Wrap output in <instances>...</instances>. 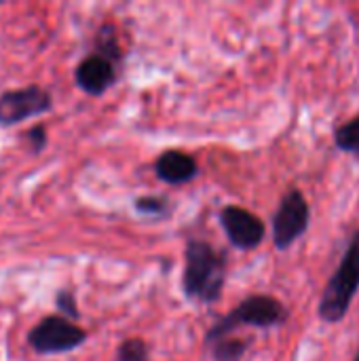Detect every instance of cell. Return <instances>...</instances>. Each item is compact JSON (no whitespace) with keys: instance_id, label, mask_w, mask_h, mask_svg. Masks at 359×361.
I'll return each instance as SVG.
<instances>
[{"instance_id":"cell-6","label":"cell","mask_w":359,"mask_h":361,"mask_svg":"<svg viewBox=\"0 0 359 361\" xmlns=\"http://www.w3.org/2000/svg\"><path fill=\"white\" fill-rule=\"evenodd\" d=\"M53 106L51 93L38 85L11 89L0 95V125H17L32 116L49 112Z\"/></svg>"},{"instance_id":"cell-1","label":"cell","mask_w":359,"mask_h":361,"mask_svg":"<svg viewBox=\"0 0 359 361\" xmlns=\"http://www.w3.org/2000/svg\"><path fill=\"white\" fill-rule=\"evenodd\" d=\"M184 258L186 264L182 275V288L186 298L203 305L218 302L226 279V254L216 250L207 241L190 239Z\"/></svg>"},{"instance_id":"cell-2","label":"cell","mask_w":359,"mask_h":361,"mask_svg":"<svg viewBox=\"0 0 359 361\" xmlns=\"http://www.w3.org/2000/svg\"><path fill=\"white\" fill-rule=\"evenodd\" d=\"M359 290V231L351 235L347 252L330 277L322 300H320V317L326 324H339L349 313V307Z\"/></svg>"},{"instance_id":"cell-8","label":"cell","mask_w":359,"mask_h":361,"mask_svg":"<svg viewBox=\"0 0 359 361\" xmlns=\"http://www.w3.org/2000/svg\"><path fill=\"white\" fill-rule=\"evenodd\" d=\"M74 80L87 95H104L116 80L114 61L99 53H91L76 66Z\"/></svg>"},{"instance_id":"cell-7","label":"cell","mask_w":359,"mask_h":361,"mask_svg":"<svg viewBox=\"0 0 359 361\" xmlns=\"http://www.w3.org/2000/svg\"><path fill=\"white\" fill-rule=\"evenodd\" d=\"M220 224H222L229 241L237 250H243V252L256 250L264 241V235H267L264 222L256 214H252V212H248V209H243L239 205L222 207Z\"/></svg>"},{"instance_id":"cell-17","label":"cell","mask_w":359,"mask_h":361,"mask_svg":"<svg viewBox=\"0 0 359 361\" xmlns=\"http://www.w3.org/2000/svg\"><path fill=\"white\" fill-rule=\"evenodd\" d=\"M353 361H359V353H358V355H355V360H353Z\"/></svg>"},{"instance_id":"cell-12","label":"cell","mask_w":359,"mask_h":361,"mask_svg":"<svg viewBox=\"0 0 359 361\" xmlns=\"http://www.w3.org/2000/svg\"><path fill=\"white\" fill-rule=\"evenodd\" d=\"M95 44H97V51L95 53H99V55H104V57H108L112 61H118L121 59V47H118L116 34H114V30L110 25H104L97 32Z\"/></svg>"},{"instance_id":"cell-9","label":"cell","mask_w":359,"mask_h":361,"mask_svg":"<svg viewBox=\"0 0 359 361\" xmlns=\"http://www.w3.org/2000/svg\"><path fill=\"white\" fill-rule=\"evenodd\" d=\"M154 173L161 182L171 184V186H180V184H188L190 180L197 178L199 165H197L195 157L188 152L165 150L154 161Z\"/></svg>"},{"instance_id":"cell-15","label":"cell","mask_w":359,"mask_h":361,"mask_svg":"<svg viewBox=\"0 0 359 361\" xmlns=\"http://www.w3.org/2000/svg\"><path fill=\"white\" fill-rule=\"evenodd\" d=\"M55 305L59 309V315L66 317V319H78V309H76V300H74V294L70 290H61L57 296H55Z\"/></svg>"},{"instance_id":"cell-5","label":"cell","mask_w":359,"mask_h":361,"mask_svg":"<svg viewBox=\"0 0 359 361\" xmlns=\"http://www.w3.org/2000/svg\"><path fill=\"white\" fill-rule=\"evenodd\" d=\"M311 207L298 188H290L273 216V243L277 250L294 245L309 228Z\"/></svg>"},{"instance_id":"cell-16","label":"cell","mask_w":359,"mask_h":361,"mask_svg":"<svg viewBox=\"0 0 359 361\" xmlns=\"http://www.w3.org/2000/svg\"><path fill=\"white\" fill-rule=\"evenodd\" d=\"M23 135H25V140H28V144H30V148H32L34 154H38V152L44 150V146H47V129L42 125H34Z\"/></svg>"},{"instance_id":"cell-11","label":"cell","mask_w":359,"mask_h":361,"mask_svg":"<svg viewBox=\"0 0 359 361\" xmlns=\"http://www.w3.org/2000/svg\"><path fill=\"white\" fill-rule=\"evenodd\" d=\"M334 144L339 150L349 152L359 159V116H353L351 121L343 123L334 131Z\"/></svg>"},{"instance_id":"cell-14","label":"cell","mask_w":359,"mask_h":361,"mask_svg":"<svg viewBox=\"0 0 359 361\" xmlns=\"http://www.w3.org/2000/svg\"><path fill=\"white\" fill-rule=\"evenodd\" d=\"M135 209L144 216H154V218H161V216H167L169 212V205L163 197H140L135 201Z\"/></svg>"},{"instance_id":"cell-13","label":"cell","mask_w":359,"mask_h":361,"mask_svg":"<svg viewBox=\"0 0 359 361\" xmlns=\"http://www.w3.org/2000/svg\"><path fill=\"white\" fill-rule=\"evenodd\" d=\"M118 361H148V347L142 338H129L125 341L118 351H116Z\"/></svg>"},{"instance_id":"cell-4","label":"cell","mask_w":359,"mask_h":361,"mask_svg":"<svg viewBox=\"0 0 359 361\" xmlns=\"http://www.w3.org/2000/svg\"><path fill=\"white\" fill-rule=\"evenodd\" d=\"M85 341H87V332L61 315L44 317L28 332L30 347L40 355L68 353L78 349Z\"/></svg>"},{"instance_id":"cell-10","label":"cell","mask_w":359,"mask_h":361,"mask_svg":"<svg viewBox=\"0 0 359 361\" xmlns=\"http://www.w3.org/2000/svg\"><path fill=\"white\" fill-rule=\"evenodd\" d=\"M250 345H252L250 338H235V336L220 338L212 343L214 361H241L245 351L250 349Z\"/></svg>"},{"instance_id":"cell-3","label":"cell","mask_w":359,"mask_h":361,"mask_svg":"<svg viewBox=\"0 0 359 361\" xmlns=\"http://www.w3.org/2000/svg\"><path fill=\"white\" fill-rule=\"evenodd\" d=\"M288 317H290V313L281 305V300H277L273 296H264V294L250 296V298L241 300L231 313H226L205 334V343L212 345L220 338H226L239 328H277V326H284L288 322Z\"/></svg>"}]
</instances>
